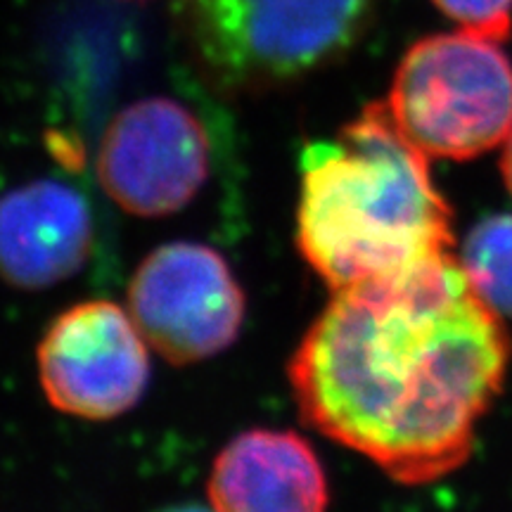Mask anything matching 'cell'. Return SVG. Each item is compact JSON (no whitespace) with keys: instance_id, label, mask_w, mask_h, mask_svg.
Returning a JSON list of instances; mask_svg holds the SVG:
<instances>
[{"instance_id":"6da1fadb","label":"cell","mask_w":512,"mask_h":512,"mask_svg":"<svg viewBox=\"0 0 512 512\" xmlns=\"http://www.w3.org/2000/svg\"><path fill=\"white\" fill-rule=\"evenodd\" d=\"M508 363L503 318L448 252L332 292L287 377L313 430L418 486L470 458Z\"/></svg>"},{"instance_id":"277c9868","label":"cell","mask_w":512,"mask_h":512,"mask_svg":"<svg viewBox=\"0 0 512 512\" xmlns=\"http://www.w3.org/2000/svg\"><path fill=\"white\" fill-rule=\"evenodd\" d=\"M384 102L427 157H482L512 131V64L496 41L470 31L420 38L403 53Z\"/></svg>"},{"instance_id":"3957f363","label":"cell","mask_w":512,"mask_h":512,"mask_svg":"<svg viewBox=\"0 0 512 512\" xmlns=\"http://www.w3.org/2000/svg\"><path fill=\"white\" fill-rule=\"evenodd\" d=\"M380 0H185L192 53L214 86L256 93L347 57Z\"/></svg>"},{"instance_id":"4fadbf2b","label":"cell","mask_w":512,"mask_h":512,"mask_svg":"<svg viewBox=\"0 0 512 512\" xmlns=\"http://www.w3.org/2000/svg\"><path fill=\"white\" fill-rule=\"evenodd\" d=\"M164 512H216L214 508L207 510V508H200V505H178V508H171V510H164Z\"/></svg>"},{"instance_id":"7c38bea8","label":"cell","mask_w":512,"mask_h":512,"mask_svg":"<svg viewBox=\"0 0 512 512\" xmlns=\"http://www.w3.org/2000/svg\"><path fill=\"white\" fill-rule=\"evenodd\" d=\"M501 171H503V181L508 185L510 195H512V131L508 140L503 143V157H501Z\"/></svg>"},{"instance_id":"7a4b0ae2","label":"cell","mask_w":512,"mask_h":512,"mask_svg":"<svg viewBox=\"0 0 512 512\" xmlns=\"http://www.w3.org/2000/svg\"><path fill=\"white\" fill-rule=\"evenodd\" d=\"M299 169L297 247L332 292L451 252L453 214L430 157L403 136L387 102L306 145Z\"/></svg>"},{"instance_id":"8fae6325","label":"cell","mask_w":512,"mask_h":512,"mask_svg":"<svg viewBox=\"0 0 512 512\" xmlns=\"http://www.w3.org/2000/svg\"><path fill=\"white\" fill-rule=\"evenodd\" d=\"M448 19L470 34L503 43L512 34V0H432Z\"/></svg>"},{"instance_id":"5b68a950","label":"cell","mask_w":512,"mask_h":512,"mask_svg":"<svg viewBox=\"0 0 512 512\" xmlns=\"http://www.w3.org/2000/svg\"><path fill=\"white\" fill-rule=\"evenodd\" d=\"M245 306L233 268L200 242L155 249L128 287V313L147 347L176 366L226 351L240 335Z\"/></svg>"},{"instance_id":"9c48e42d","label":"cell","mask_w":512,"mask_h":512,"mask_svg":"<svg viewBox=\"0 0 512 512\" xmlns=\"http://www.w3.org/2000/svg\"><path fill=\"white\" fill-rule=\"evenodd\" d=\"M216 512H325L328 477L306 439L290 430H249L216 456L209 475Z\"/></svg>"},{"instance_id":"52a82bcc","label":"cell","mask_w":512,"mask_h":512,"mask_svg":"<svg viewBox=\"0 0 512 512\" xmlns=\"http://www.w3.org/2000/svg\"><path fill=\"white\" fill-rule=\"evenodd\" d=\"M36 361L50 406L72 418H119L150 382L145 337L131 313L107 299L60 313L38 342Z\"/></svg>"},{"instance_id":"30bf717a","label":"cell","mask_w":512,"mask_h":512,"mask_svg":"<svg viewBox=\"0 0 512 512\" xmlns=\"http://www.w3.org/2000/svg\"><path fill=\"white\" fill-rule=\"evenodd\" d=\"M458 259L484 304L501 318H512V214L477 223Z\"/></svg>"},{"instance_id":"8992f818","label":"cell","mask_w":512,"mask_h":512,"mask_svg":"<svg viewBox=\"0 0 512 512\" xmlns=\"http://www.w3.org/2000/svg\"><path fill=\"white\" fill-rule=\"evenodd\" d=\"M102 190L128 214H176L200 195L211 143L197 114L174 98H143L110 121L98 147Z\"/></svg>"},{"instance_id":"ba28073f","label":"cell","mask_w":512,"mask_h":512,"mask_svg":"<svg viewBox=\"0 0 512 512\" xmlns=\"http://www.w3.org/2000/svg\"><path fill=\"white\" fill-rule=\"evenodd\" d=\"M93 214L72 185L31 181L0 195V278L17 290H48L83 268Z\"/></svg>"}]
</instances>
